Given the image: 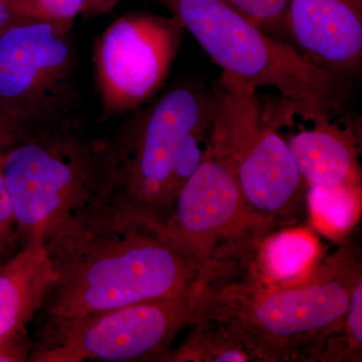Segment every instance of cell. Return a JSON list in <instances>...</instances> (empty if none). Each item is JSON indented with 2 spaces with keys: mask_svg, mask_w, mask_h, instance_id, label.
Wrapping results in <instances>:
<instances>
[{
  "mask_svg": "<svg viewBox=\"0 0 362 362\" xmlns=\"http://www.w3.org/2000/svg\"><path fill=\"white\" fill-rule=\"evenodd\" d=\"M57 272L45 328L138 302L173 296L211 273L170 237L163 221L113 197L44 240Z\"/></svg>",
  "mask_w": 362,
  "mask_h": 362,
  "instance_id": "6da1fadb",
  "label": "cell"
},
{
  "mask_svg": "<svg viewBox=\"0 0 362 362\" xmlns=\"http://www.w3.org/2000/svg\"><path fill=\"white\" fill-rule=\"evenodd\" d=\"M361 279L358 254L343 247L321 258L292 284L243 281L218 288L206 317L239 345L250 361H313L339 334Z\"/></svg>",
  "mask_w": 362,
  "mask_h": 362,
  "instance_id": "7a4b0ae2",
  "label": "cell"
},
{
  "mask_svg": "<svg viewBox=\"0 0 362 362\" xmlns=\"http://www.w3.org/2000/svg\"><path fill=\"white\" fill-rule=\"evenodd\" d=\"M192 33L223 73L255 89L273 88L305 122L341 112L349 81L321 68L289 42L264 32L226 0H156Z\"/></svg>",
  "mask_w": 362,
  "mask_h": 362,
  "instance_id": "3957f363",
  "label": "cell"
},
{
  "mask_svg": "<svg viewBox=\"0 0 362 362\" xmlns=\"http://www.w3.org/2000/svg\"><path fill=\"white\" fill-rule=\"evenodd\" d=\"M256 90L223 71L211 90L207 142V150L237 178L254 243L296 223L308 189L288 142L278 133V122L266 116Z\"/></svg>",
  "mask_w": 362,
  "mask_h": 362,
  "instance_id": "277c9868",
  "label": "cell"
},
{
  "mask_svg": "<svg viewBox=\"0 0 362 362\" xmlns=\"http://www.w3.org/2000/svg\"><path fill=\"white\" fill-rule=\"evenodd\" d=\"M109 143L89 139L75 115L0 154L16 228L45 240L111 195Z\"/></svg>",
  "mask_w": 362,
  "mask_h": 362,
  "instance_id": "5b68a950",
  "label": "cell"
},
{
  "mask_svg": "<svg viewBox=\"0 0 362 362\" xmlns=\"http://www.w3.org/2000/svg\"><path fill=\"white\" fill-rule=\"evenodd\" d=\"M211 113V90L194 83L176 86L136 113L109 143L111 197L164 223L176 156Z\"/></svg>",
  "mask_w": 362,
  "mask_h": 362,
  "instance_id": "8992f818",
  "label": "cell"
},
{
  "mask_svg": "<svg viewBox=\"0 0 362 362\" xmlns=\"http://www.w3.org/2000/svg\"><path fill=\"white\" fill-rule=\"evenodd\" d=\"M214 286L202 279L173 296L138 302L45 328L30 361L126 362L163 358L182 328L206 317Z\"/></svg>",
  "mask_w": 362,
  "mask_h": 362,
  "instance_id": "52a82bcc",
  "label": "cell"
},
{
  "mask_svg": "<svg viewBox=\"0 0 362 362\" xmlns=\"http://www.w3.org/2000/svg\"><path fill=\"white\" fill-rule=\"evenodd\" d=\"M70 28L25 18L0 30V113L26 135L74 115Z\"/></svg>",
  "mask_w": 362,
  "mask_h": 362,
  "instance_id": "ba28073f",
  "label": "cell"
},
{
  "mask_svg": "<svg viewBox=\"0 0 362 362\" xmlns=\"http://www.w3.org/2000/svg\"><path fill=\"white\" fill-rule=\"evenodd\" d=\"M183 33L173 16L134 13L119 18L98 37L94 65L104 120L140 108L160 90Z\"/></svg>",
  "mask_w": 362,
  "mask_h": 362,
  "instance_id": "9c48e42d",
  "label": "cell"
},
{
  "mask_svg": "<svg viewBox=\"0 0 362 362\" xmlns=\"http://www.w3.org/2000/svg\"><path fill=\"white\" fill-rule=\"evenodd\" d=\"M164 225L182 249L206 265L254 246L237 178L232 168L207 148L201 165L173 202Z\"/></svg>",
  "mask_w": 362,
  "mask_h": 362,
  "instance_id": "30bf717a",
  "label": "cell"
},
{
  "mask_svg": "<svg viewBox=\"0 0 362 362\" xmlns=\"http://www.w3.org/2000/svg\"><path fill=\"white\" fill-rule=\"evenodd\" d=\"M290 44L344 78L361 70L362 4L358 0H288Z\"/></svg>",
  "mask_w": 362,
  "mask_h": 362,
  "instance_id": "8fae6325",
  "label": "cell"
},
{
  "mask_svg": "<svg viewBox=\"0 0 362 362\" xmlns=\"http://www.w3.org/2000/svg\"><path fill=\"white\" fill-rule=\"evenodd\" d=\"M56 280L44 240H28L16 256L0 265V344L20 341Z\"/></svg>",
  "mask_w": 362,
  "mask_h": 362,
  "instance_id": "7c38bea8",
  "label": "cell"
},
{
  "mask_svg": "<svg viewBox=\"0 0 362 362\" xmlns=\"http://www.w3.org/2000/svg\"><path fill=\"white\" fill-rule=\"evenodd\" d=\"M288 145L308 185L361 187L358 140L349 127L331 120L313 124L290 137Z\"/></svg>",
  "mask_w": 362,
  "mask_h": 362,
  "instance_id": "4fadbf2b",
  "label": "cell"
},
{
  "mask_svg": "<svg viewBox=\"0 0 362 362\" xmlns=\"http://www.w3.org/2000/svg\"><path fill=\"white\" fill-rule=\"evenodd\" d=\"M250 252L249 282L259 286L292 284L309 275L321 259L318 239L305 228H280L257 243Z\"/></svg>",
  "mask_w": 362,
  "mask_h": 362,
  "instance_id": "5bb4252c",
  "label": "cell"
},
{
  "mask_svg": "<svg viewBox=\"0 0 362 362\" xmlns=\"http://www.w3.org/2000/svg\"><path fill=\"white\" fill-rule=\"evenodd\" d=\"M306 204L317 230L330 239H342L361 216V187L308 185Z\"/></svg>",
  "mask_w": 362,
  "mask_h": 362,
  "instance_id": "9a60e30c",
  "label": "cell"
},
{
  "mask_svg": "<svg viewBox=\"0 0 362 362\" xmlns=\"http://www.w3.org/2000/svg\"><path fill=\"white\" fill-rule=\"evenodd\" d=\"M233 8L246 16L259 28L286 42H289L287 32L288 0H226Z\"/></svg>",
  "mask_w": 362,
  "mask_h": 362,
  "instance_id": "2e32d148",
  "label": "cell"
},
{
  "mask_svg": "<svg viewBox=\"0 0 362 362\" xmlns=\"http://www.w3.org/2000/svg\"><path fill=\"white\" fill-rule=\"evenodd\" d=\"M361 312L362 279L358 280V282L356 283V287L352 290L351 297H350L349 309H347L344 322H343L341 331H340V332L344 333L345 337H334L331 338L330 340H337V341L339 342L330 343V344L326 346V349L333 344H335V346H338L340 343L344 341L345 343L343 344L341 354H340V358H342L343 352H345V354L349 357V361H351V358H356L354 361H358V357L359 358L361 357ZM335 349H337V347H335Z\"/></svg>",
  "mask_w": 362,
  "mask_h": 362,
  "instance_id": "e0dca14e",
  "label": "cell"
},
{
  "mask_svg": "<svg viewBox=\"0 0 362 362\" xmlns=\"http://www.w3.org/2000/svg\"><path fill=\"white\" fill-rule=\"evenodd\" d=\"M84 0H26L28 18L71 26L82 13Z\"/></svg>",
  "mask_w": 362,
  "mask_h": 362,
  "instance_id": "ac0fdd59",
  "label": "cell"
},
{
  "mask_svg": "<svg viewBox=\"0 0 362 362\" xmlns=\"http://www.w3.org/2000/svg\"><path fill=\"white\" fill-rule=\"evenodd\" d=\"M16 226L13 202L7 189L6 180L0 170V251L13 237Z\"/></svg>",
  "mask_w": 362,
  "mask_h": 362,
  "instance_id": "d6986e66",
  "label": "cell"
},
{
  "mask_svg": "<svg viewBox=\"0 0 362 362\" xmlns=\"http://www.w3.org/2000/svg\"><path fill=\"white\" fill-rule=\"evenodd\" d=\"M28 18L26 0H0V30Z\"/></svg>",
  "mask_w": 362,
  "mask_h": 362,
  "instance_id": "ffe728a7",
  "label": "cell"
},
{
  "mask_svg": "<svg viewBox=\"0 0 362 362\" xmlns=\"http://www.w3.org/2000/svg\"><path fill=\"white\" fill-rule=\"evenodd\" d=\"M28 136L0 113V154L4 153Z\"/></svg>",
  "mask_w": 362,
  "mask_h": 362,
  "instance_id": "44dd1931",
  "label": "cell"
},
{
  "mask_svg": "<svg viewBox=\"0 0 362 362\" xmlns=\"http://www.w3.org/2000/svg\"><path fill=\"white\" fill-rule=\"evenodd\" d=\"M121 0H84L82 13L85 18L109 13Z\"/></svg>",
  "mask_w": 362,
  "mask_h": 362,
  "instance_id": "7402d4cb",
  "label": "cell"
},
{
  "mask_svg": "<svg viewBox=\"0 0 362 362\" xmlns=\"http://www.w3.org/2000/svg\"><path fill=\"white\" fill-rule=\"evenodd\" d=\"M358 1H359V2H361V4H362V0H358Z\"/></svg>",
  "mask_w": 362,
  "mask_h": 362,
  "instance_id": "603a6c76",
  "label": "cell"
}]
</instances>
